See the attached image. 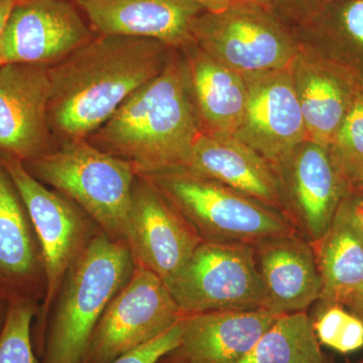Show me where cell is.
Here are the masks:
<instances>
[{
	"label": "cell",
	"mask_w": 363,
	"mask_h": 363,
	"mask_svg": "<svg viewBox=\"0 0 363 363\" xmlns=\"http://www.w3.org/2000/svg\"><path fill=\"white\" fill-rule=\"evenodd\" d=\"M169 45L125 35L93 37L49 67L52 133L66 140L94 133L169 61Z\"/></svg>",
	"instance_id": "obj_1"
},
{
	"label": "cell",
	"mask_w": 363,
	"mask_h": 363,
	"mask_svg": "<svg viewBox=\"0 0 363 363\" xmlns=\"http://www.w3.org/2000/svg\"><path fill=\"white\" fill-rule=\"evenodd\" d=\"M201 131L188 65L173 58L87 140L149 175L187 168Z\"/></svg>",
	"instance_id": "obj_2"
},
{
	"label": "cell",
	"mask_w": 363,
	"mask_h": 363,
	"mask_svg": "<svg viewBox=\"0 0 363 363\" xmlns=\"http://www.w3.org/2000/svg\"><path fill=\"white\" fill-rule=\"evenodd\" d=\"M135 262L125 241L104 233L85 243L64 279L58 308L45 332L40 363H81L95 327L130 281Z\"/></svg>",
	"instance_id": "obj_3"
},
{
	"label": "cell",
	"mask_w": 363,
	"mask_h": 363,
	"mask_svg": "<svg viewBox=\"0 0 363 363\" xmlns=\"http://www.w3.org/2000/svg\"><path fill=\"white\" fill-rule=\"evenodd\" d=\"M23 164L84 210L109 238L125 241L138 177L130 162L98 149L87 138H75Z\"/></svg>",
	"instance_id": "obj_4"
},
{
	"label": "cell",
	"mask_w": 363,
	"mask_h": 363,
	"mask_svg": "<svg viewBox=\"0 0 363 363\" xmlns=\"http://www.w3.org/2000/svg\"><path fill=\"white\" fill-rule=\"evenodd\" d=\"M140 176L161 191L203 241L253 245L297 233L279 210L190 169Z\"/></svg>",
	"instance_id": "obj_5"
},
{
	"label": "cell",
	"mask_w": 363,
	"mask_h": 363,
	"mask_svg": "<svg viewBox=\"0 0 363 363\" xmlns=\"http://www.w3.org/2000/svg\"><path fill=\"white\" fill-rule=\"evenodd\" d=\"M164 285L184 317L264 309V288L250 245L202 241Z\"/></svg>",
	"instance_id": "obj_6"
},
{
	"label": "cell",
	"mask_w": 363,
	"mask_h": 363,
	"mask_svg": "<svg viewBox=\"0 0 363 363\" xmlns=\"http://www.w3.org/2000/svg\"><path fill=\"white\" fill-rule=\"evenodd\" d=\"M183 318L164 281L135 266L130 281L98 321L81 363H111L159 337Z\"/></svg>",
	"instance_id": "obj_7"
},
{
	"label": "cell",
	"mask_w": 363,
	"mask_h": 363,
	"mask_svg": "<svg viewBox=\"0 0 363 363\" xmlns=\"http://www.w3.org/2000/svg\"><path fill=\"white\" fill-rule=\"evenodd\" d=\"M0 164L11 177L25 204L39 245L45 296L35 342L43 351L45 318L67 272L85 245V221L76 204L59 192L45 188L26 169L23 162L7 159L0 161Z\"/></svg>",
	"instance_id": "obj_8"
},
{
	"label": "cell",
	"mask_w": 363,
	"mask_h": 363,
	"mask_svg": "<svg viewBox=\"0 0 363 363\" xmlns=\"http://www.w3.org/2000/svg\"><path fill=\"white\" fill-rule=\"evenodd\" d=\"M192 38L203 52L241 74L288 68L297 58L292 40L267 11L241 2L199 14Z\"/></svg>",
	"instance_id": "obj_9"
},
{
	"label": "cell",
	"mask_w": 363,
	"mask_h": 363,
	"mask_svg": "<svg viewBox=\"0 0 363 363\" xmlns=\"http://www.w3.org/2000/svg\"><path fill=\"white\" fill-rule=\"evenodd\" d=\"M242 76L247 89V108L233 135L272 166H279L307 140L294 65Z\"/></svg>",
	"instance_id": "obj_10"
},
{
	"label": "cell",
	"mask_w": 363,
	"mask_h": 363,
	"mask_svg": "<svg viewBox=\"0 0 363 363\" xmlns=\"http://www.w3.org/2000/svg\"><path fill=\"white\" fill-rule=\"evenodd\" d=\"M202 241L161 191L149 179L138 175L125 240L135 266L149 269L166 284Z\"/></svg>",
	"instance_id": "obj_11"
},
{
	"label": "cell",
	"mask_w": 363,
	"mask_h": 363,
	"mask_svg": "<svg viewBox=\"0 0 363 363\" xmlns=\"http://www.w3.org/2000/svg\"><path fill=\"white\" fill-rule=\"evenodd\" d=\"M94 37L65 0H25L14 4L0 35V66L51 67Z\"/></svg>",
	"instance_id": "obj_12"
},
{
	"label": "cell",
	"mask_w": 363,
	"mask_h": 363,
	"mask_svg": "<svg viewBox=\"0 0 363 363\" xmlns=\"http://www.w3.org/2000/svg\"><path fill=\"white\" fill-rule=\"evenodd\" d=\"M274 169L284 214L297 233L312 245L317 242L328 230L343 202V177L328 149L306 140Z\"/></svg>",
	"instance_id": "obj_13"
},
{
	"label": "cell",
	"mask_w": 363,
	"mask_h": 363,
	"mask_svg": "<svg viewBox=\"0 0 363 363\" xmlns=\"http://www.w3.org/2000/svg\"><path fill=\"white\" fill-rule=\"evenodd\" d=\"M49 67L0 66V161H32L50 150Z\"/></svg>",
	"instance_id": "obj_14"
},
{
	"label": "cell",
	"mask_w": 363,
	"mask_h": 363,
	"mask_svg": "<svg viewBox=\"0 0 363 363\" xmlns=\"http://www.w3.org/2000/svg\"><path fill=\"white\" fill-rule=\"evenodd\" d=\"M264 292V309L277 315L306 312L320 300L322 279L311 242L297 233L252 245Z\"/></svg>",
	"instance_id": "obj_15"
},
{
	"label": "cell",
	"mask_w": 363,
	"mask_h": 363,
	"mask_svg": "<svg viewBox=\"0 0 363 363\" xmlns=\"http://www.w3.org/2000/svg\"><path fill=\"white\" fill-rule=\"evenodd\" d=\"M97 35L147 38L169 48L194 42L201 11L193 0H76Z\"/></svg>",
	"instance_id": "obj_16"
},
{
	"label": "cell",
	"mask_w": 363,
	"mask_h": 363,
	"mask_svg": "<svg viewBox=\"0 0 363 363\" xmlns=\"http://www.w3.org/2000/svg\"><path fill=\"white\" fill-rule=\"evenodd\" d=\"M279 316L267 309L189 315L182 319L180 345L171 355L181 363H238Z\"/></svg>",
	"instance_id": "obj_17"
},
{
	"label": "cell",
	"mask_w": 363,
	"mask_h": 363,
	"mask_svg": "<svg viewBox=\"0 0 363 363\" xmlns=\"http://www.w3.org/2000/svg\"><path fill=\"white\" fill-rule=\"evenodd\" d=\"M187 168L284 213L276 169L235 135L202 130Z\"/></svg>",
	"instance_id": "obj_18"
},
{
	"label": "cell",
	"mask_w": 363,
	"mask_h": 363,
	"mask_svg": "<svg viewBox=\"0 0 363 363\" xmlns=\"http://www.w3.org/2000/svg\"><path fill=\"white\" fill-rule=\"evenodd\" d=\"M35 230L13 182L0 164V298L32 301L28 290L39 271Z\"/></svg>",
	"instance_id": "obj_19"
},
{
	"label": "cell",
	"mask_w": 363,
	"mask_h": 363,
	"mask_svg": "<svg viewBox=\"0 0 363 363\" xmlns=\"http://www.w3.org/2000/svg\"><path fill=\"white\" fill-rule=\"evenodd\" d=\"M358 203L343 201L327 233L313 243L322 279V306L342 305L363 283V233Z\"/></svg>",
	"instance_id": "obj_20"
},
{
	"label": "cell",
	"mask_w": 363,
	"mask_h": 363,
	"mask_svg": "<svg viewBox=\"0 0 363 363\" xmlns=\"http://www.w3.org/2000/svg\"><path fill=\"white\" fill-rule=\"evenodd\" d=\"M187 65L202 130L233 135L247 108V89L242 74L201 49L191 52Z\"/></svg>",
	"instance_id": "obj_21"
},
{
	"label": "cell",
	"mask_w": 363,
	"mask_h": 363,
	"mask_svg": "<svg viewBox=\"0 0 363 363\" xmlns=\"http://www.w3.org/2000/svg\"><path fill=\"white\" fill-rule=\"evenodd\" d=\"M294 76L307 140L328 149L348 112L342 88L336 79L307 63H297Z\"/></svg>",
	"instance_id": "obj_22"
},
{
	"label": "cell",
	"mask_w": 363,
	"mask_h": 363,
	"mask_svg": "<svg viewBox=\"0 0 363 363\" xmlns=\"http://www.w3.org/2000/svg\"><path fill=\"white\" fill-rule=\"evenodd\" d=\"M238 363H326L306 312L279 315Z\"/></svg>",
	"instance_id": "obj_23"
},
{
	"label": "cell",
	"mask_w": 363,
	"mask_h": 363,
	"mask_svg": "<svg viewBox=\"0 0 363 363\" xmlns=\"http://www.w3.org/2000/svg\"><path fill=\"white\" fill-rule=\"evenodd\" d=\"M35 315L32 301L7 303L6 319L0 331V363H40L33 343Z\"/></svg>",
	"instance_id": "obj_24"
},
{
	"label": "cell",
	"mask_w": 363,
	"mask_h": 363,
	"mask_svg": "<svg viewBox=\"0 0 363 363\" xmlns=\"http://www.w3.org/2000/svg\"><path fill=\"white\" fill-rule=\"evenodd\" d=\"M330 155L343 179L351 182L363 181V96L355 98L346 114L335 140L332 143Z\"/></svg>",
	"instance_id": "obj_25"
},
{
	"label": "cell",
	"mask_w": 363,
	"mask_h": 363,
	"mask_svg": "<svg viewBox=\"0 0 363 363\" xmlns=\"http://www.w3.org/2000/svg\"><path fill=\"white\" fill-rule=\"evenodd\" d=\"M181 321L159 337L121 355L111 363H159L180 345Z\"/></svg>",
	"instance_id": "obj_26"
},
{
	"label": "cell",
	"mask_w": 363,
	"mask_h": 363,
	"mask_svg": "<svg viewBox=\"0 0 363 363\" xmlns=\"http://www.w3.org/2000/svg\"><path fill=\"white\" fill-rule=\"evenodd\" d=\"M350 316L351 313L346 311L342 305L322 306L316 319L313 320L319 343L334 350Z\"/></svg>",
	"instance_id": "obj_27"
},
{
	"label": "cell",
	"mask_w": 363,
	"mask_h": 363,
	"mask_svg": "<svg viewBox=\"0 0 363 363\" xmlns=\"http://www.w3.org/2000/svg\"><path fill=\"white\" fill-rule=\"evenodd\" d=\"M340 21L345 33L363 45V0H350L340 11Z\"/></svg>",
	"instance_id": "obj_28"
},
{
	"label": "cell",
	"mask_w": 363,
	"mask_h": 363,
	"mask_svg": "<svg viewBox=\"0 0 363 363\" xmlns=\"http://www.w3.org/2000/svg\"><path fill=\"white\" fill-rule=\"evenodd\" d=\"M342 306L363 321V283L344 298Z\"/></svg>",
	"instance_id": "obj_29"
},
{
	"label": "cell",
	"mask_w": 363,
	"mask_h": 363,
	"mask_svg": "<svg viewBox=\"0 0 363 363\" xmlns=\"http://www.w3.org/2000/svg\"><path fill=\"white\" fill-rule=\"evenodd\" d=\"M206 13H218L225 11L238 2V0H193Z\"/></svg>",
	"instance_id": "obj_30"
},
{
	"label": "cell",
	"mask_w": 363,
	"mask_h": 363,
	"mask_svg": "<svg viewBox=\"0 0 363 363\" xmlns=\"http://www.w3.org/2000/svg\"><path fill=\"white\" fill-rule=\"evenodd\" d=\"M13 6L14 4H9V2H0V35L4 32V26L6 25V21L9 20V14H11Z\"/></svg>",
	"instance_id": "obj_31"
},
{
	"label": "cell",
	"mask_w": 363,
	"mask_h": 363,
	"mask_svg": "<svg viewBox=\"0 0 363 363\" xmlns=\"http://www.w3.org/2000/svg\"><path fill=\"white\" fill-rule=\"evenodd\" d=\"M238 2L248 4V6L260 7V9L267 11L272 9V4H274V0H238Z\"/></svg>",
	"instance_id": "obj_32"
},
{
	"label": "cell",
	"mask_w": 363,
	"mask_h": 363,
	"mask_svg": "<svg viewBox=\"0 0 363 363\" xmlns=\"http://www.w3.org/2000/svg\"><path fill=\"white\" fill-rule=\"evenodd\" d=\"M6 301H4V298H0V331H1L2 326H4V319H6V309H4V306H6Z\"/></svg>",
	"instance_id": "obj_33"
},
{
	"label": "cell",
	"mask_w": 363,
	"mask_h": 363,
	"mask_svg": "<svg viewBox=\"0 0 363 363\" xmlns=\"http://www.w3.org/2000/svg\"><path fill=\"white\" fill-rule=\"evenodd\" d=\"M159 363H181L180 362H178V360L176 359V358H174L172 357L171 353L169 354L166 355L164 358H162L161 362Z\"/></svg>",
	"instance_id": "obj_34"
},
{
	"label": "cell",
	"mask_w": 363,
	"mask_h": 363,
	"mask_svg": "<svg viewBox=\"0 0 363 363\" xmlns=\"http://www.w3.org/2000/svg\"><path fill=\"white\" fill-rule=\"evenodd\" d=\"M357 215L359 218L360 224H362V233H363V207L362 203H358L357 205Z\"/></svg>",
	"instance_id": "obj_35"
},
{
	"label": "cell",
	"mask_w": 363,
	"mask_h": 363,
	"mask_svg": "<svg viewBox=\"0 0 363 363\" xmlns=\"http://www.w3.org/2000/svg\"><path fill=\"white\" fill-rule=\"evenodd\" d=\"M25 1V0H0V2H9V4H16L18 2Z\"/></svg>",
	"instance_id": "obj_36"
},
{
	"label": "cell",
	"mask_w": 363,
	"mask_h": 363,
	"mask_svg": "<svg viewBox=\"0 0 363 363\" xmlns=\"http://www.w3.org/2000/svg\"><path fill=\"white\" fill-rule=\"evenodd\" d=\"M362 207H363V202L362 203Z\"/></svg>",
	"instance_id": "obj_37"
},
{
	"label": "cell",
	"mask_w": 363,
	"mask_h": 363,
	"mask_svg": "<svg viewBox=\"0 0 363 363\" xmlns=\"http://www.w3.org/2000/svg\"><path fill=\"white\" fill-rule=\"evenodd\" d=\"M362 363H363V362Z\"/></svg>",
	"instance_id": "obj_38"
}]
</instances>
